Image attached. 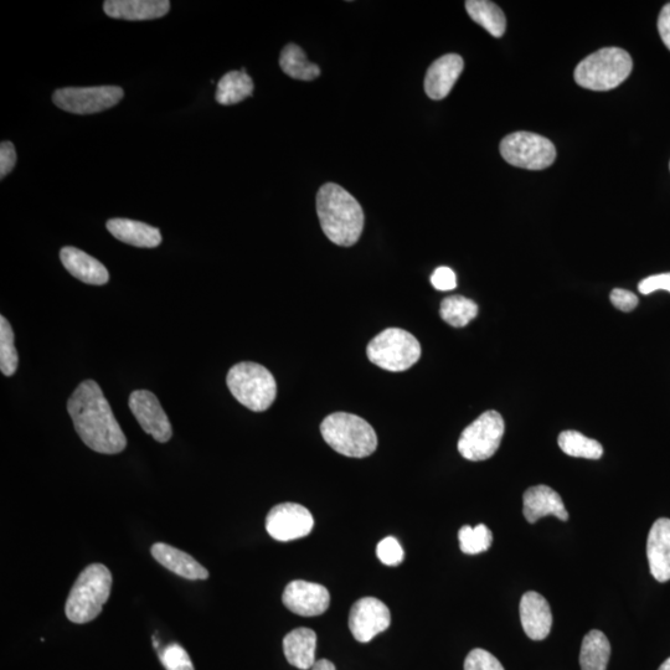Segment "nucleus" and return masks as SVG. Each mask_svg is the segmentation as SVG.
<instances>
[{
    "label": "nucleus",
    "instance_id": "f257e3e1",
    "mask_svg": "<svg viewBox=\"0 0 670 670\" xmlns=\"http://www.w3.org/2000/svg\"><path fill=\"white\" fill-rule=\"evenodd\" d=\"M67 411L82 442L92 451L117 455L125 450V432L96 381L86 380L77 386L67 401Z\"/></svg>",
    "mask_w": 670,
    "mask_h": 670
},
{
    "label": "nucleus",
    "instance_id": "f03ea898",
    "mask_svg": "<svg viewBox=\"0 0 670 670\" xmlns=\"http://www.w3.org/2000/svg\"><path fill=\"white\" fill-rule=\"evenodd\" d=\"M317 213L323 233L333 244L350 247L364 230V211L359 201L338 184H324L317 194Z\"/></svg>",
    "mask_w": 670,
    "mask_h": 670
},
{
    "label": "nucleus",
    "instance_id": "7ed1b4c3",
    "mask_svg": "<svg viewBox=\"0 0 670 670\" xmlns=\"http://www.w3.org/2000/svg\"><path fill=\"white\" fill-rule=\"evenodd\" d=\"M112 589L111 571L102 564H91L81 572L67 597V618L84 625L99 617Z\"/></svg>",
    "mask_w": 670,
    "mask_h": 670
},
{
    "label": "nucleus",
    "instance_id": "20e7f679",
    "mask_svg": "<svg viewBox=\"0 0 670 670\" xmlns=\"http://www.w3.org/2000/svg\"><path fill=\"white\" fill-rule=\"evenodd\" d=\"M321 432L324 441L345 457H369L378 447V436L373 427L362 417L348 412L327 416L322 422Z\"/></svg>",
    "mask_w": 670,
    "mask_h": 670
},
{
    "label": "nucleus",
    "instance_id": "39448f33",
    "mask_svg": "<svg viewBox=\"0 0 670 670\" xmlns=\"http://www.w3.org/2000/svg\"><path fill=\"white\" fill-rule=\"evenodd\" d=\"M633 63L630 54L620 48H605L587 56L577 65V85L592 91H610L630 76Z\"/></svg>",
    "mask_w": 670,
    "mask_h": 670
},
{
    "label": "nucleus",
    "instance_id": "423d86ee",
    "mask_svg": "<svg viewBox=\"0 0 670 670\" xmlns=\"http://www.w3.org/2000/svg\"><path fill=\"white\" fill-rule=\"evenodd\" d=\"M226 384L234 398L251 411H266L276 400L275 378L270 370L257 363L234 365Z\"/></svg>",
    "mask_w": 670,
    "mask_h": 670
},
{
    "label": "nucleus",
    "instance_id": "0eeeda50",
    "mask_svg": "<svg viewBox=\"0 0 670 670\" xmlns=\"http://www.w3.org/2000/svg\"><path fill=\"white\" fill-rule=\"evenodd\" d=\"M367 354L376 367L400 373L419 362L421 345L414 335L404 329L388 328L371 340Z\"/></svg>",
    "mask_w": 670,
    "mask_h": 670
},
{
    "label": "nucleus",
    "instance_id": "6e6552de",
    "mask_svg": "<svg viewBox=\"0 0 670 670\" xmlns=\"http://www.w3.org/2000/svg\"><path fill=\"white\" fill-rule=\"evenodd\" d=\"M504 431V420L499 412H484L463 430L458 441V452L468 461H486L498 451Z\"/></svg>",
    "mask_w": 670,
    "mask_h": 670
},
{
    "label": "nucleus",
    "instance_id": "1a4fd4ad",
    "mask_svg": "<svg viewBox=\"0 0 670 670\" xmlns=\"http://www.w3.org/2000/svg\"><path fill=\"white\" fill-rule=\"evenodd\" d=\"M501 154L510 166L529 170L549 168L556 159L553 142L530 132H515L505 137L501 143Z\"/></svg>",
    "mask_w": 670,
    "mask_h": 670
},
{
    "label": "nucleus",
    "instance_id": "9d476101",
    "mask_svg": "<svg viewBox=\"0 0 670 670\" xmlns=\"http://www.w3.org/2000/svg\"><path fill=\"white\" fill-rule=\"evenodd\" d=\"M125 96L121 87H66L54 92L56 106L75 115H94L115 107Z\"/></svg>",
    "mask_w": 670,
    "mask_h": 670
},
{
    "label": "nucleus",
    "instance_id": "9b49d317",
    "mask_svg": "<svg viewBox=\"0 0 670 670\" xmlns=\"http://www.w3.org/2000/svg\"><path fill=\"white\" fill-rule=\"evenodd\" d=\"M313 527V515L297 503L278 504L270 510L266 518L267 533L282 543L304 538L311 534Z\"/></svg>",
    "mask_w": 670,
    "mask_h": 670
},
{
    "label": "nucleus",
    "instance_id": "f8f14e48",
    "mask_svg": "<svg viewBox=\"0 0 670 670\" xmlns=\"http://www.w3.org/2000/svg\"><path fill=\"white\" fill-rule=\"evenodd\" d=\"M391 613L383 601L364 597L355 602L349 615L350 632L360 643H369L390 627Z\"/></svg>",
    "mask_w": 670,
    "mask_h": 670
},
{
    "label": "nucleus",
    "instance_id": "ddd939ff",
    "mask_svg": "<svg viewBox=\"0 0 670 670\" xmlns=\"http://www.w3.org/2000/svg\"><path fill=\"white\" fill-rule=\"evenodd\" d=\"M130 409L138 424L154 440L166 443L172 438V425L161 402L151 391L137 390L130 396Z\"/></svg>",
    "mask_w": 670,
    "mask_h": 670
},
{
    "label": "nucleus",
    "instance_id": "4468645a",
    "mask_svg": "<svg viewBox=\"0 0 670 670\" xmlns=\"http://www.w3.org/2000/svg\"><path fill=\"white\" fill-rule=\"evenodd\" d=\"M283 605L298 616H321L331 605V595L326 587L303 580L287 585L282 595Z\"/></svg>",
    "mask_w": 670,
    "mask_h": 670
},
{
    "label": "nucleus",
    "instance_id": "2eb2a0df",
    "mask_svg": "<svg viewBox=\"0 0 670 670\" xmlns=\"http://www.w3.org/2000/svg\"><path fill=\"white\" fill-rule=\"evenodd\" d=\"M520 621L523 630L533 641H543L550 635L553 627V613L549 602L538 592L524 594L519 606Z\"/></svg>",
    "mask_w": 670,
    "mask_h": 670
},
{
    "label": "nucleus",
    "instance_id": "dca6fc26",
    "mask_svg": "<svg viewBox=\"0 0 670 670\" xmlns=\"http://www.w3.org/2000/svg\"><path fill=\"white\" fill-rule=\"evenodd\" d=\"M465 69V61L457 54L443 55L429 67L425 77V91L432 100H442L450 94L458 77Z\"/></svg>",
    "mask_w": 670,
    "mask_h": 670
},
{
    "label": "nucleus",
    "instance_id": "f3484780",
    "mask_svg": "<svg viewBox=\"0 0 670 670\" xmlns=\"http://www.w3.org/2000/svg\"><path fill=\"white\" fill-rule=\"evenodd\" d=\"M523 503L524 517L530 524L538 522L540 518H544L546 515H554L563 522L569 520L568 510H566L559 493L555 492L553 488L544 486V484L529 488L524 493Z\"/></svg>",
    "mask_w": 670,
    "mask_h": 670
},
{
    "label": "nucleus",
    "instance_id": "a211bd4d",
    "mask_svg": "<svg viewBox=\"0 0 670 670\" xmlns=\"http://www.w3.org/2000/svg\"><path fill=\"white\" fill-rule=\"evenodd\" d=\"M647 558L651 574L658 582L670 580V519L661 518L652 525L647 540Z\"/></svg>",
    "mask_w": 670,
    "mask_h": 670
},
{
    "label": "nucleus",
    "instance_id": "6ab92c4d",
    "mask_svg": "<svg viewBox=\"0 0 670 670\" xmlns=\"http://www.w3.org/2000/svg\"><path fill=\"white\" fill-rule=\"evenodd\" d=\"M169 9L168 0H107L103 4L108 17L130 22L163 18Z\"/></svg>",
    "mask_w": 670,
    "mask_h": 670
},
{
    "label": "nucleus",
    "instance_id": "aec40b11",
    "mask_svg": "<svg viewBox=\"0 0 670 670\" xmlns=\"http://www.w3.org/2000/svg\"><path fill=\"white\" fill-rule=\"evenodd\" d=\"M60 259L71 276L87 285L102 286L110 280V273L105 265L76 247H64L60 252Z\"/></svg>",
    "mask_w": 670,
    "mask_h": 670
},
{
    "label": "nucleus",
    "instance_id": "412c9836",
    "mask_svg": "<svg viewBox=\"0 0 670 670\" xmlns=\"http://www.w3.org/2000/svg\"><path fill=\"white\" fill-rule=\"evenodd\" d=\"M153 558L175 575L188 580H206L209 572L203 565L184 551L168 544L157 543L152 546Z\"/></svg>",
    "mask_w": 670,
    "mask_h": 670
},
{
    "label": "nucleus",
    "instance_id": "4be33fe9",
    "mask_svg": "<svg viewBox=\"0 0 670 670\" xmlns=\"http://www.w3.org/2000/svg\"><path fill=\"white\" fill-rule=\"evenodd\" d=\"M107 230L117 240L131 246L143 247V249H154L162 242V234L159 229L130 219L107 221Z\"/></svg>",
    "mask_w": 670,
    "mask_h": 670
},
{
    "label": "nucleus",
    "instance_id": "5701e85b",
    "mask_svg": "<svg viewBox=\"0 0 670 670\" xmlns=\"http://www.w3.org/2000/svg\"><path fill=\"white\" fill-rule=\"evenodd\" d=\"M317 635L309 628H297L283 639V652L291 666L302 670L316 664Z\"/></svg>",
    "mask_w": 670,
    "mask_h": 670
},
{
    "label": "nucleus",
    "instance_id": "b1692460",
    "mask_svg": "<svg viewBox=\"0 0 670 670\" xmlns=\"http://www.w3.org/2000/svg\"><path fill=\"white\" fill-rule=\"evenodd\" d=\"M255 86L246 71H230L221 77L215 99L220 105L230 106L242 102L254 94Z\"/></svg>",
    "mask_w": 670,
    "mask_h": 670
},
{
    "label": "nucleus",
    "instance_id": "393cba45",
    "mask_svg": "<svg viewBox=\"0 0 670 670\" xmlns=\"http://www.w3.org/2000/svg\"><path fill=\"white\" fill-rule=\"evenodd\" d=\"M611 657V644L605 633L590 631L581 644V670H607Z\"/></svg>",
    "mask_w": 670,
    "mask_h": 670
},
{
    "label": "nucleus",
    "instance_id": "a878e982",
    "mask_svg": "<svg viewBox=\"0 0 670 670\" xmlns=\"http://www.w3.org/2000/svg\"><path fill=\"white\" fill-rule=\"evenodd\" d=\"M466 9L469 17L486 29L494 38H501L507 29V19L497 4L488 0H468Z\"/></svg>",
    "mask_w": 670,
    "mask_h": 670
},
{
    "label": "nucleus",
    "instance_id": "bb28decb",
    "mask_svg": "<svg viewBox=\"0 0 670 670\" xmlns=\"http://www.w3.org/2000/svg\"><path fill=\"white\" fill-rule=\"evenodd\" d=\"M280 66L286 75L295 80L312 81L321 75L318 65L308 61L306 53L296 44H288L282 50Z\"/></svg>",
    "mask_w": 670,
    "mask_h": 670
},
{
    "label": "nucleus",
    "instance_id": "cd10ccee",
    "mask_svg": "<svg viewBox=\"0 0 670 670\" xmlns=\"http://www.w3.org/2000/svg\"><path fill=\"white\" fill-rule=\"evenodd\" d=\"M558 443L561 451L570 457L600 460L603 455V447L599 441L577 431L561 432Z\"/></svg>",
    "mask_w": 670,
    "mask_h": 670
},
{
    "label": "nucleus",
    "instance_id": "c85d7f7f",
    "mask_svg": "<svg viewBox=\"0 0 670 670\" xmlns=\"http://www.w3.org/2000/svg\"><path fill=\"white\" fill-rule=\"evenodd\" d=\"M440 314L443 321L455 328L466 327L478 314L476 302L463 296H450L441 303Z\"/></svg>",
    "mask_w": 670,
    "mask_h": 670
},
{
    "label": "nucleus",
    "instance_id": "c756f323",
    "mask_svg": "<svg viewBox=\"0 0 670 670\" xmlns=\"http://www.w3.org/2000/svg\"><path fill=\"white\" fill-rule=\"evenodd\" d=\"M462 553L477 555L486 553L493 543V534L487 525L479 524L476 528L465 525L458 532Z\"/></svg>",
    "mask_w": 670,
    "mask_h": 670
},
{
    "label": "nucleus",
    "instance_id": "7c9ffc66",
    "mask_svg": "<svg viewBox=\"0 0 670 670\" xmlns=\"http://www.w3.org/2000/svg\"><path fill=\"white\" fill-rule=\"evenodd\" d=\"M18 363L12 326L2 316L0 317V370H2L3 375L12 376L18 369Z\"/></svg>",
    "mask_w": 670,
    "mask_h": 670
},
{
    "label": "nucleus",
    "instance_id": "2f4dec72",
    "mask_svg": "<svg viewBox=\"0 0 670 670\" xmlns=\"http://www.w3.org/2000/svg\"><path fill=\"white\" fill-rule=\"evenodd\" d=\"M159 659L167 670H195L188 652L177 643L169 644L159 651Z\"/></svg>",
    "mask_w": 670,
    "mask_h": 670
},
{
    "label": "nucleus",
    "instance_id": "473e14b6",
    "mask_svg": "<svg viewBox=\"0 0 670 670\" xmlns=\"http://www.w3.org/2000/svg\"><path fill=\"white\" fill-rule=\"evenodd\" d=\"M376 555L381 563L388 566H398L405 559L404 550L394 536H388L380 541L376 548Z\"/></svg>",
    "mask_w": 670,
    "mask_h": 670
},
{
    "label": "nucleus",
    "instance_id": "72a5a7b5",
    "mask_svg": "<svg viewBox=\"0 0 670 670\" xmlns=\"http://www.w3.org/2000/svg\"><path fill=\"white\" fill-rule=\"evenodd\" d=\"M465 670H505L502 663L493 654L476 648L469 652L465 661Z\"/></svg>",
    "mask_w": 670,
    "mask_h": 670
},
{
    "label": "nucleus",
    "instance_id": "f704fd0d",
    "mask_svg": "<svg viewBox=\"0 0 670 670\" xmlns=\"http://www.w3.org/2000/svg\"><path fill=\"white\" fill-rule=\"evenodd\" d=\"M431 283L437 291L446 292L455 290L457 287L456 273L450 267H438L434 275L431 276Z\"/></svg>",
    "mask_w": 670,
    "mask_h": 670
},
{
    "label": "nucleus",
    "instance_id": "c9c22d12",
    "mask_svg": "<svg viewBox=\"0 0 670 670\" xmlns=\"http://www.w3.org/2000/svg\"><path fill=\"white\" fill-rule=\"evenodd\" d=\"M661 290L670 292V273L644 278L638 285V291L642 295H651V293Z\"/></svg>",
    "mask_w": 670,
    "mask_h": 670
},
{
    "label": "nucleus",
    "instance_id": "e433bc0d",
    "mask_svg": "<svg viewBox=\"0 0 670 670\" xmlns=\"http://www.w3.org/2000/svg\"><path fill=\"white\" fill-rule=\"evenodd\" d=\"M611 302L622 312H632L637 307L638 297L631 291L616 288L611 292Z\"/></svg>",
    "mask_w": 670,
    "mask_h": 670
},
{
    "label": "nucleus",
    "instance_id": "4c0bfd02",
    "mask_svg": "<svg viewBox=\"0 0 670 670\" xmlns=\"http://www.w3.org/2000/svg\"><path fill=\"white\" fill-rule=\"evenodd\" d=\"M17 163V152L13 143L3 142L0 146V178L4 179L12 172Z\"/></svg>",
    "mask_w": 670,
    "mask_h": 670
},
{
    "label": "nucleus",
    "instance_id": "58836bf2",
    "mask_svg": "<svg viewBox=\"0 0 670 670\" xmlns=\"http://www.w3.org/2000/svg\"><path fill=\"white\" fill-rule=\"evenodd\" d=\"M658 32L664 45L670 50V3L664 5L658 18Z\"/></svg>",
    "mask_w": 670,
    "mask_h": 670
},
{
    "label": "nucleus",
    "instance_id": "ea45409f",
    "mask_svg": "<svg viewBox=\"0 0 670 670\" xmlns=\"http://www.w3.org/2000/svg\"><path fill=\"white\" fill-rule=\"evenodd\" d=\"M312 670H337L335 669L334 664L331 661H328V659H321V661L316 662L314 664Z\"/></svg>",
    "mask_w": 670,
    "mask_h": 670
},
{
    "label": "nucleus",
    "instance_id": "a19ab883",
    "mask_svg": "<svg viewBox=\"0 0 670 670\" xmlns=\"http://www.w3.org/2000/svg\"><path fill=\"white\" fill-rule=\"evenodd\" d=\"M658 670H670V658H668Z\"/></svg>",
    "mask_w": 670,
    "mask_h": 670
}]
</instances>
